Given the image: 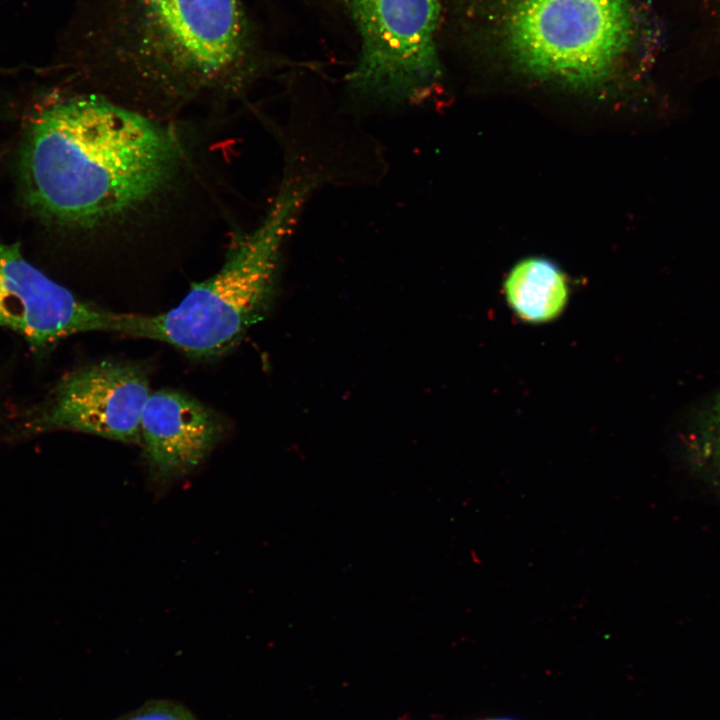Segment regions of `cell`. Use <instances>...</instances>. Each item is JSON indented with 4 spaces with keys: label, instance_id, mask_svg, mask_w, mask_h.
<instances>
[{
    "label": "cell",
    "instance_id": "cell-1",
    "mask_svg": "<svg viewBox=\"0 0 720 720\" xmlns=\"http://www.w3.org/2000/svg\"><path fill=\"white\" fill-rule=\"evenodd\" d=\"M169 130L96 94L48 102L31 116L17 155L21 197L39 221L90 229L126 216L173 178Z\"/></svg>",
    "mask_w": 720,
    "mask_h": 720
},
{
    "label": "cell",
    "instance_id": "cell-10",
    "mask_svg": "<svg viewBox=\"0 0 720 720\" xmlns=\"http://www.w3.org/2000/svg\"><path fill=\"white\" fill-rule=\"evenodd\" d=\"M119 720H197L182 705L171 701H153L147 703Z\"/></svg>",
    "mask_w": 720,
    "mask_h": 720
},
{
    "label": "cell",
    "instance_id": "cell-5",
    "mask_svg": "<svg viewBox=\"0 0 720 720\" xmlns=\"http://www.w3.org/2000/svg\"><path fill=\"white\" fill-rule=\"evenodd\" d=\"M360 40L347 76L352 99L367 106L418 104L442 76L439 0H338Z\"/></svg>",
    "mask_w": 720,
    "mask_h": 720
},
{
    "label": "cell",
    "instance_id": "cell-3",
    "mask_svg": "<svg viewBox=\"0 0 720 720\" xmlns=\"http://www.w3.org/2000/svg\"><path fill=\"white\" fill-rule=\"evenodd\" d=\"M319 179L288 170L259 225L227 255L222 267L160 314L123 313L120 332L157 340L192 358L233 349L261 321L274 298L283 246Z\"/></svg>",
    "mask_w": 720,
    "mask_h": 720
},
{
    "label": "cell",
    "instance_id": "cell-4",
    "mask_svg": "<svg viewBox=\"0 0 720 720\" xmlns=\"http://www.w3.org/2000/svg\"><path fill=\"white\" fill-rule=\"evenodd\" d=\"M634 27L631 0H506L495 34L520 69L590 86L611 75Z\"/></svg>",
    "mask_w": 720,
    "mask_h": 720
},
{
    "label": "cell",
    "instance_id": "cell-11",
    "mask_svg": "<svg viewBox=\"0 0 720 720\" xmlns=\"http://www.w3.org/2000/svg\"><path fill=\"white\" fill-rule=\"evenodd\" d=\"M707 432L709 434L707 441L712 464L716 475L720 479V401L717 402L709 414Z\"/></svg>",
    "mask_w": 720,
    "mask_h": 720
},
{
    "label": "cell",
    "instance_id": "cell-7",
    "mask_svg": "<svg viewBox=\"0 0 720 720\" xmlns=\"http://www.w3.org/2000/svg\"><path fill=\"white\" fill-rule=\"evenodd\" d=\"M122 313L80 299L30 262L17 243L0 238V328L39 356L84 332L120 329Z\"/></svg>",
    "mask_w": 720,
    "mask_h": 720
},
{
    "label": "cell",
    "instance_id": "cell-2",
    "mask_svg": "<svg viewBox=\"0 0 720 720\" xmlns=\"http://www.w3.org/2000/svg\"><path fill=\"white\" fill-rule=\"evenodd\" d=\"M90 63L167 91L237 88L262 67L242 0H87Z\"/></svg>",
    "mask_w": 720,
    "mask_h": 720
},
{
    "label": "cell",
    "instance_id": "cell-8",
    "mask_svg": "<svg viewBox=\"0 0 720 720\" xmlns=\"http://www.w3.org/2000/svg\"><path fill=\"white\" fill-rule=\"evenodd\" d=\"M224 430L223 418L193 397L171 389L151 392L140 422L150 472L159 481L186 475L204 461Z\"/></svg>",
    "mask_w": 720,
    "mask_h": 720
},
{
    "label": "cell",
    "instance_id": "cell-6",
    "mask_svg": "<svg viewBox=\"0 0 720 720\" xmlns=\"http://www.w3.org/2000/svg\"><path fill=\"white\" fill-rule=\"evenodd\" d=\"M150 393L148 375L135 363H89L63 375L18 412L8 431L20 437L72 431L141 444V416Z\"/></svg>",
    "mask_w": 720,
    "mask_h": 720
},
{
    "label": "cell",
    "instance_id": "cell-9",
    "mask_svg": "<svg viewBox=\"0 0 720 720\" xmlns=\"http://www.w3.org/2000/svg\"><path fill=\"white\" fill-rule=\"evenodd\" d=\"M504 294L520 319L544 323L564 310L569 289L556 265L543 258H529L512 268L504 283Z\"/></svg>",
    "mask_w": 720,
    "mask_h": 720
}]
</instances>
